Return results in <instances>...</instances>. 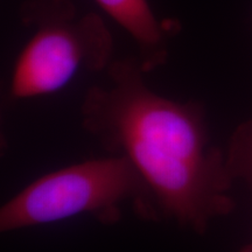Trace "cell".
I'll return each instance as SVG.
<instances>
[{
    "label": "cell",
    "mask_w": 252,
    "mask_h": 252,
    "mask_svg": "<svg viewBox=\"0 0 252 252\" xmlns=\"http://www.w3.org/2000/svg\"><path fill=\"white\" fill-rule=\"evenodd\" d=\"M20 17L34 33L14 62L9 94L15 100L48 96L82 69L111 64L112 35L96 13L78 17L70 0H26Z\"/></svg>",
    "instance_id": "cell-3"
},
{
    "label": "cell",
    "mask_w": 252,
    "mask_h": 252,
    "mask_svg": "<svg viewBox=\"0 0 252 252\" xmlns=\"http://www.w3.org/2000/svg\"><path fill=\"white\" fill-rule=\"evenodd\" d=\"M226 160L234 179H243L252 188V122L242 124L232 135Z\"/></svg>",
    "instance_id": "cell-5"
},
{
    "label": "cell",
    "mask_w": 252,
    "mask_h": 252,
    "mask_svg": "<svg viewBox=\"0 0 252 252\" xmlns=\"http://www.w3.org/2000/svg\"><path fill=\"white\" fill-rule=\"evenodd\" d=\"M238 252H252V238H251V241L249 242L248 244H245L244 247L242 248Z\"/></svg>",
    "instance_id": "cell-6"
},
{
    "label": "cell",
    "mask_w": 252,
    "mask_h": 252,
    "mask_svg": "<svg viewBox=\"0 0 252 252\" xmlns=\"http://www.w3.org/2000/svg\"><path fill=\"white\" fill-rule=\"evenodd\" d=\"M103 12L127 32L139 49L141 67L146 72L163 65L168 58V33L166 25L156 17L149 0H94Z\"/></svg>",
    "instance_id": "cell-4"
},
{
    "label": "cell",
    "mask_w": 252,
    "mask_h": 252,
    "mask_svg": "<svg viewBox=\"0 0 252 252\" xmlns=\"http://www.w3.org/2000/svg\"><path fill=\"white\" fill-rule=\"evenodd\" d=\"M138 58L112 61L106 87L87 91L81 123L110 154L128 160L146 186L158 220L202 235L229 215L234 176L210 139L202 105L159 94Z\"/></svg>",
    "instance_id": "cell-1"
},
{
    "label": "cell",
    "mask_w": 252,
    "mask_h": 252,
    "mask_svg": "<svg viewBox=\"0 0 252 252\" xmlns=\"http://www.w3.org/2000/svg\"><path fill=\"white\" fill-rule=\"evenodd\" d=\"M126 207L158 220L153 201L134 167L124 157L84 160L40 176L2 204L0 231L35 228L77 216L116 224Z\"/></svg>",
    "instance_id": "cell-2"
}]
</instances>
